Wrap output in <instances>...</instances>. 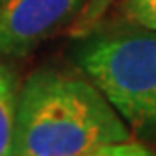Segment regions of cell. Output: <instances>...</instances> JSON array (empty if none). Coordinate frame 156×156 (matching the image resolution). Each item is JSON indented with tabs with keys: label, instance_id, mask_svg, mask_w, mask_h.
Returning <instances> with one entry per match:
<instances>
[{
	"label": "cell",
	"instance_id": "obj_1",
	"mask_svg": "<svg viewBox=\"0 0 156 156\" xmlns=\"http://www.w3.org/2000/svg\"><path fill=\"white\" fill-rule=\"evenodd\" d=\"M133 137L77 68L43 66L21 83L13 156H75Z\"/></svg>",
	"mask_w": 156,
	"mask_h": 156
},
{
	"label": "cell",
	"instance_id": "obj_2",
	"mask_svg": "<svg viewBox=\"0 0 156 156\" xmlns=\"http://www.w3.org/2000/svg\"><path fill=\"white\" fill-rule=\"evenodd\" d=\"M79 70L145 143L156 141V30L104 17L70 47Z\"/></svg>",
	"mask_w": 156,
	"mask_h": 156
},
{
	"label": "cell",
	"instance_id": "obj_3",
	"mask_svg": "<svg viewBox=\"0 0 156 156\" xmlns=\"http://www.w3.org/2000/svg\"><path fill=\"white\" fill-rule=\"evenodd\" d=\"M87 0H0V55L25 58L70 28Z\"/></svg>",
	"mask_w": 156,
	"mask_h": 156
},
{
	"label": "cell",
	"instance_id": "obj_4",
	"mask_svg": "<svg viewBox=\"0 0 156 156\" xmlns=\"http://www.w3.org/2000/svg\"><path fill=\"white\" fill-rule=\"evenodd\" d=\"M21 81L9 58L0 55V156H13V133Z\"/></svg>",
	"mask_w": 156,
	"mask_h": 156
},
{
	"label": "cell",
	"instance_id": "obj_5",
	"mask_svg": "<svg viewBox=\"0 0 156 156\" xmlns=\"http://www.w3.org/2000/svg\"><path fill=\"white\" fill-rule=\"evenodd\" d=\"M119 0H87L83 9L79 12V15L75 17V21L70 25L68 34L70 38H77L83 32H87L90 27H94L100 19H104L107 15V12L113 8Z\"/></svg>",
	"mask_w": 156,
	"mask_h": 156
},
{
	"label": "cell",
	"instance_id": "obj_6",
	"mask_svg": "<svg viewBox=\"0 0 156 156\" xmlns=\"http://www.w3.org/2000/svg\"><path fill=\"white\" fill-rule=\"evenodd\" d=\"M117 15L156 30V0H119Z\"/></svg>",
	"mask_w": 156,
	"mask_h": 156
},
{
	"label": "cell",
	"instance_id": "obj_7",
	"mask_svg": "<svg viewBox=\"0 0 156 156\" xmlns=\"http://www.w3.org/2000/svg\"><path fill=\"white\" fill-rule=\"evenodd\" d=\"M75 156H156V151L151 147V143H145L141 139H130L124 143L104 145V147Z\"/></svg>",
	"mask_w": 156,
	"mask_h": 156
}]
</instances>
